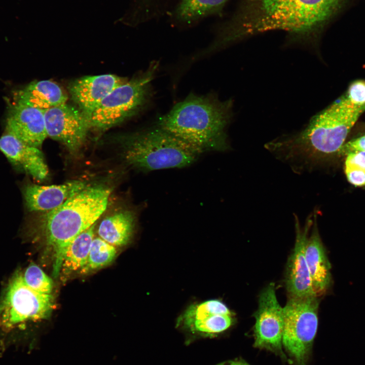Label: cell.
<instances>
[{"label":"cell","mask_w":365,"mask_h":365,"mask_svg":"<svg viewBox=\"0 0 365 365\" xmlns=\"http://www.w3.org/2000/svg\"><path fill=\"white\" fill-rule=\"evenodd\" d=\"M341 0H246L217 35L224 47L245 36L271 30L308 33L337 12Z\"/></svg>","instance_id":"1"},{"label":"cell","mask_w":365,"mask_h":365,"mask_svg":"<svg viewBox=\"0 0 365 365\" xmlns=\"http://www.w3.org/2000/svg\"><path fill=\"white\" fill-rule=\"evenodd\" d=\"M232 101L215 95L190 94L160 117L158 126L183 140L201 154L224 151L226 130L232 116Z\"/></svg>","instance_id":"2"},{"label":"cell","mask_w":365,"mask_h":365,"mask_svg":"<svg viewBox=\"0 0 365 365\" xmlns=\"http://www.w3.org/2000/svg\"><path fill=\"white\" fill-rule=\"evenodd\" d=\"M112 190L98 185L87 187L64 203L35 218L34 228L53 254V274L61 271L65 250L81 233L93 225L105 210Z\"/></svg>","instance_id":"3"},{"label":"cell","mask_w":365,"mask_h":365,"mask_svg":"<svg viewBox=\"0 0 365 365\" xmlns=\"http://www.w3.org/2000/svg\"><path fill=\"white\" fill-rule=\"evenodd\" d=\"M364 111L344 97L314 116L299 133L268 145L272 150L283 151L287 156L312 161L338 154L360 116Z\"/></svg>","instance_id":"4"},{"label":"cell","mask_w":365,"mask_h":365,"mask_svg":"<svg viewBox=\"0 0 365 365\" xmlns=\"http://www.w3.org/2000/svg\"><path fill=\"white\" fill-rule=\"evenodd\" d=\"M122 145L126 162L144 172L185 167L194 163L201 154L158 126L125 136Z\"/></svg>","instance_id":"5"},{"label":"cell","mask_w":365,"mask_h":365,"mask_svg":"<svg viewBox=\"0 0 365 365\" xmlns=\"http://www.w3.org/2000/svg\"><path fill=\"white\" fill-rule=\"evenodd\" d=\"M54 306L51 294L38 292L23 281L22 273L10 279L0 301V343L3 347L8 336L24 329L26 324L47 319Z\"/></svg>","instance_id":"6"},{"label":"cell","mask_w":365,"mask_h":365,"mask_svg":"<svg viewBox=\"0 0 365 365\" xmlns=\"http://www.w3.org/2000/svg\"><path fill=\"white\" fill-rule=\"evenodd\" d=\"M158 67L153 62L140 75L113 89L99 104L89 119L91 128L105 130L136 114L151 95V83Z\"/></svg>","instance_id":"7"},{"label":"cell","mask_w":365,"mask_h":365,"mask_svg":"<svg viewBox=\"0 0 365 365\" xmlns=\"http://www.w3.org/2000/svg\"><path fill=\"white\" fill-rule=\"evenodd\" d=\"M317 297H289L283 308L282 344L300 364L304 363L317 330Z\"/></svg>","instance_id":"8"},{"label":"cell","mask_w":365,"mask_h":365,"mask_svg":"<svg viewBox=\"0 0 365 365\" xmlns=\"http://www.w3.org/2000/svg\"><path fill=\"white\" fill-rule=\"evenodd\" d=\"M44 118L48 136L60 141L72 153L82 148L91 127L80 110L65 103L44 111Z\"/></svg>","instance_id":"9"},{"label":"cell","mask_w":365,"mask_h":365,"mask_svg":"<svg viewBox=\"0 0 365 365\" xmlns=\"http://www.w3.org/2000/svg\"><path fill=\"white\" fill-rule=\"evenodd\" d=\"M254 316V346L274 351H281L284 327L283 308L277 299L274 283H270L261 293L258 309Z\"/></svg>","instance_id":"10"},{"label":"cell","mask_w":365,"mask_h":365,"mask_svg":"<svg viewBox=\"0 0 365 365\" xmlns=\"http://www.w3.org/2000/svg\"><path fill=\"white\" fill-rule=\"evenodd\" d=\"M233 322L232 311L214 299L190 305L178 317L177 325L193 333L211 335L227 330Z\"/></svg>","instance_id":"11"},{"label":"cell","mask_w":365,"mask_h":365,"mask_svg":"<svg viewBox=\"0 0 365 365\" xmlns=\"http://www.w3.org/2000/svg\"><path fill=\"white\" fill-rule=\"evenodd\" d=\"M312 219H307L305 227L302 229L298 218L295 215L296 240L287 261L285 277V285L289 297L316 296L312 288L305 257L306 242L312 226Z\"/></svg>","instance_id":"12"},{"label":"cell","mask_w":365,"mask_h":365,"mask_svg":"<svg viewBox=\"0 0 365 365\" xmlns=\"http://www.w3.org/2000/svg\"><path fill=\"white\" fill-rule=\"evenodd\" d=\"M6 131L29 145L40 148L48 136L44 111L15 102L9 110Z\"/></svg>","instance_id":"13"},{"label":"cell","mask_w":365,"mask_h":365,"mask_svg":"<svg viewBox=\"0 0 365 365\" xmlns=\"http://www.w3.org/2000/svg\"><path fill=\"white\" fill-rule=\"evenodd\" d=\"M126 82L112 74L85 76L71 83L69 91L80 110L89 120L100 102L113 89Z\"/></svg>","instance_id":"14"},{"label":"cell","mask_w":365,"mask_h":365,"mask_svg":"<svg viewBox=\"0 0 365 365\" xmlns=\"http://www.w3.org/2000/svg\"><path fill=\"white\" fill-rule=\"evenodd\" d=\"M87 187L86 182L79 180L50 186L28 182L22 187V193L28 211L46 212L59 206Z\"/></svg>","instance_id":"15"},{"label":"cell","mask_w":365,"mask_h":365,"mask_svg":"<svg viewBox=\"0 0 365 365\" xmlns=\"http://www.w3.org/2000/svg\"><path fill=\"white\" fill-rule=\"evenodd\" d=\"M0 151L17 169L37 180L47 178V165L39 148L29 145L6 131L0 137Z\"/></svg>","instance_id":"16"},{"label":"cell","mask_w":365,"mask_h":365,"mask_svg":"<svg viewBox=\"0 0 365 365\" xmlns=\"http://www.w3.org/2000/svg\"><path fill=\"white\" fill-rule=\"evenodd\" d=\"M314 214V225L305 245V257L312 288L317 297L323 294L331 282V265L319 235Z\"/></svg>","instance_id":"17"},{"label":"cell","mask_w":365,"mask_h":365,"mask_svg":"<svg viewBox=\"0 0 365 365\" xmlns=\"http://www.w3.org/2000/svg\"><path fill=\"white\" fill-rule=\"evenodd\" d=\"M15 102L44 111L65 103L67 95L56 83L50 80L33 81L15 93Z\"/></svg>","instance_id":"18"},{"label":"cell","mask_w":365,"mask_h":365,"mask_svg":"<svg viewBox=\"0 0 365 365\" xmlns=\"http://www.w3.org/2000/svg\"><path fill=\"white\" fill-rule=\"evenodd\" d=\"M136 214L131 210H124L104 218L98 234L100 238L114 246H123L130 241L134 231Z\"/></svg>","instance_id":"19"},{"label":"cell","mask_w":365,"mask_h":365,"mask_svg":"<svg viewBox=\"0 0 365 365\" xmlns=\"http://www.w3.org/2000/svg\"><path fill=\"white\" fill-rule=\"evenodd\" d=\"M95 224L79 235L66 248L61 270L69 274L81 270L86 265L94 237Z\"/></svg>","instance_id":"20"},{"label":"cell","mask_w":365,"mask_h":365,"mask_svg":"<svg viewBox=\"0 0 365 365\" xmlns=\"http://www.w3.org/2000/svg\"><path fill=\"white\" fill-rule=\"evenodd\" d=\"M228 0H180L175 11L179 21L190 23L219 12Z\"/></svg>","instance_id":"21"},{"label":"cell","mask_w":365,"mask_h":365,"mask_svg":"<svg viewBox=\"0 0 365 365\" xmlns=\"http://www.w3.org/2000/svg\"><path fill=\"white\" fill-rule=\"evenodd\" d=\"M116 254L115 246L99 237L93 238L87 264L81 271L85 273L105 267L114 261Z\"/></svg>","instance_id":"22"},{"label":"cell","mask_w":365,"mask_h":365,"mask_svg":"<svg viewBox=\"0 0 365 365\" xmlns=\"http://www.w3.org/2000/svg\"><path fill=\"white\" fill-rule=\"evenodd\" d=\"M22 275L25 283L30 288L40 293L51 294L53 287L52 279L34 263H30Z\"/></svg>","instance_id":"23"},{"label":"cell","mask_w":365,"mask_h":365,"mask_svg":"<svg viewBox=\"0 0 365 365\" xmlns=\"http://www.w3.org/2000/svg\"><path fill=\"white\" fill-rule=\"evenodd\" d=\"M355 107L365 111V81L357 80L349 87L344 97Z\"/></svg>","instance_id":"24"},{"label":"cell","mask_w":365,"mask_h":365,"mask_svg":"<svg viewBox=\"0 0 365 365\" xmlns=\"http://www.w3.org/2000/svg\"><path fill=\"white\" fill-rule=\"evenodd\" d=\"M345 165L348 181L356 187L365 186V168L346 160Z\"/></svg>","instance_id":"25"},{"label":"cell","mask_w":365,"mask_h":365,"mask_svg":"<svg viewBox=\"0 0 365 365\" xmlns=\"http://www.w3.org/2000/svg\"><path fill=\"white\" fill-rule=\"evenodd\" d=\"M355 152H365V135L353 139L345 143L338 153L341 156H347Z\"/></svg>","instance_id":"26"},{"label":"cell","mask_w":365,"mask_h":365,"mask_svg":"<svg viewBox=\"0 0 365 365\" xmlns=\"http://www.w3.org/2000/svg\"><path fill=\"white\" fill-rule=\"evenodd\" d=\"M346 161L365 168V152H355L346 156Z\"/></svg>","instance_id":"27"},{"label":"cell","mask_w":365,"mask_h":365,"mask_svg":"<svg viewBox=\"0 0 365 365\" xmlns=\"http://www.w3.org/2000/svg\"><path fill=\"white\" fill-rule=\"evenodd\" d=\"M218 365H249L247 363L241 361H230L221 363Z\"/></svg>","instance_id":"28"}]
</instances>
